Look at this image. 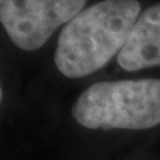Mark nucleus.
<instances>
[{"mask_svg": "<svg viewBox=\"0 0 160 160\" xmlns=\"http://www.w3.org/2000/svg\"><path fill=\"white\" fill-rule=\"evenodd\" d=\"M142 13L138 0H102L67 23L58 39L55 64L69 79L99 71L126 46Z\"/></svg>", "mask_w": 160, "mask_h": 160, "instance_id": "f257e3e1", "label": "nucleus"}, {"mask_svg": "<svg viewBox=\"0 0 160 160\" xmlns=\"http://www.w3.org/2000/svg\"><path fill=\"white\" fill-rule=\"evenodd\" d=\"M72 116L89 129H148L160 124V80L99 82L80 93Z\"/></svg>", "mask_w": 160, "mask_h": 160, "instance_id": "f03ea898", "label": "nucleus"}, {"mask_svg": "<svg viewBox=\"0 0 160 160\" xmlns=\"http://www.w3.org/2000/svg\"><path fill=\"white\" fill-rule=\"evenodd\" d=\"M87 0H0V22L23 51L42 48L59 27L82 12Z\"/></svg>", "mask_w": 160, "mask_h": 160, "instance_id": "7ed1b4c3", "label": "nucleus"}, {"mask_svg": "<svg viewBox=\"0 0 160 160\" xmlns=\"http://www.w3.org/2000/svg\"><path fill=\"white\" fill-rule=\"evenodd\" d=\"M118 64L126 71L160 66V3L142 11L118 55Z\"/></svg>", "mask_w": 160, "mask_h": 160, "instance_id": "20e7f679", "label": "nucleus"}]
</instances>
